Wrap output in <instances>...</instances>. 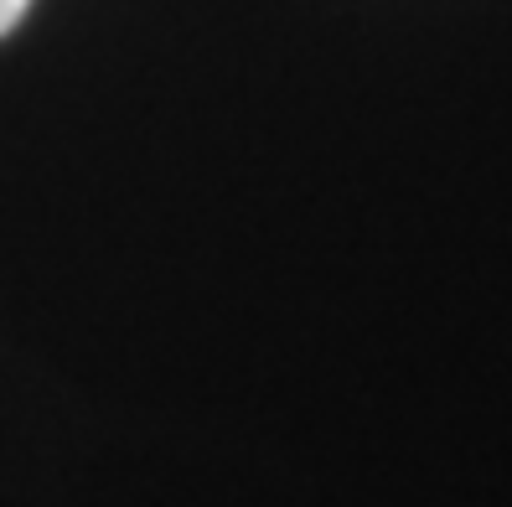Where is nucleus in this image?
I'll return each instance as SVG.
<instances>
[{
  "mask_svg": "<svg viewBox=\"0 0 512 507\" xmlns=\"http://www.w3.org/2000/svg\"><path fill=\"white\" fill-rule=\"evenodd\" d=\"M26 11H32V0H0V37H11Z\"/></svg>",
  "mask_w": 512,
  "mask_h": 507,
  "instance_id": "obj_1",
  "label": "nucleus"
}]
</instances>
